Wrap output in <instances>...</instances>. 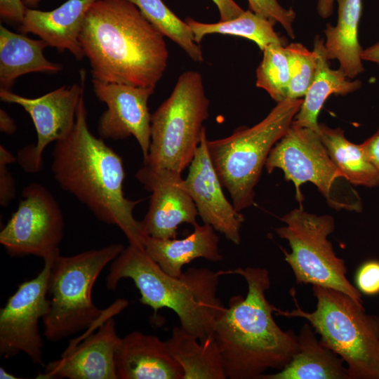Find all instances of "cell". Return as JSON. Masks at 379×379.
<instances>
[{
    "mask_svg": "<svg viewBox=\"0 0 379 379\" xmlns=\"http://www.w3.org/2000/svg\"><path fill=\"white\" fill-rule=\"evenodd\" d=\"M216 5L220 16V21L230 20L241 15L243 10L234 0H212Z\"/></svg>",
    "mask_w": 379,
    "mask_h": 379,
    "instance_id": "e575fe53",
    "label": "cell"
},
{
    "mask_svg": "<svg viewBox=\"0 0 379 379\" xmlns=\"http://www.w3.org/2000/svg\"><path fill=\"white\" fill-rule=\"evenodd\" d=\"M222 271L190 267L180 277L166 273L144 248L128 245L111 262L106 287L115 290L122 279H131L138 289L140 302L156 314L173 310L180 326L203 341L213 335L218 317L225 306L218 296Z\"/></svg>",
    "mask_w": 379,
    "mask_h": 379,
    "instance_id": "277c9868",
    "label": "cell"
},
{
    "mask_svg": "<svg viewBox=\"0 0 379 379\" xmlns=\"http://www.w3.org/2000/svg\"><path fill=\"white\" fill-rule=\"evenodd\" d=\"M114 363L117 379H182L183 376L166 341L137 331L120 337Z\"/></svg>",
    "mask_w": 379,
    "mask_h": 379,
    "instance_id": "ac0fdd59",
    "label": "cell"
},
{
    "mask_svg": "<svg viewBox=\"0 0 379 379\" xmlns=\"http://www.w3.org/2000/svg\"><path fill=\"white\" fill-rule=\"evenodd\" d=\"M186 237L157 239L149 237L144 248L147 255L168 274L180 277L182 267L197 258L212 262L223 259L219 251V237L210 225L197 224Z\"/></svg>",
    "mask_w": 379,
    "mask_h": 379,
    "instance_id": "ffe728a7",
    "label": "cell"
},
{
    "mask_svg": "<svg viewBox=\"0 0 379 379\" xmlns=\"http://www.w3.org/2000/svg\"><path fill=\"white\" fill-rule=\"evenodd\" d=\"M182 369V379H226L227 374L213 335L200 341L181 326H174L166 340Z\"/></svg>",
    "mask_w": 379,
    "mask_h": 379,
    "instance_id": "d4e9b609",
    "label": "cell"
},
{
    "mask_svg": "<svg viewBox=\"0 0 379 379\" xmlns=\"http://www.w3.org/2000/svg\"><path fill=\"white\" fill-rule=\"evenodd\" d=\"M41 0H23L26 6L34 7L36 6Z\"/></svg>",
    "mask_w": 379,
    "mask_h": 379,
    "instance_id": "60d3db41",
    "label": "cell"
},
{
    "mask_svg": "<svg viewBox=\"0 0 379 379\" xmlns=\"http://www.w3.org/2000/svg\"><path fill=\"white\" fill-rule=\"evenodd\" d=\"M303 99L277 102L266 117L252 127H240L226 138L208 140L216 173L239 212L253 204L254 188L274 145L286 134Z\"/></svg>",
    "mask_w": 379,
    "mask_h": 379,
    "instance_id": "8992f818",
    "label": "cell"
},
{
    "mask_svg": "<svg viewBox=\"0 0 379 379\" xmlns=\"http://www.w3.org/2000/svg\"><path fill=\"white\" fill-rule=\"evenodd\" d=\"M55 259L44 260L40 272L20 284L0 310V354L4 358L23 352L44 366V343L39 322L48 313V283Z\"/></svg>",
    "mask_w": 379,
    "mask_h": 379,
    "instance_id": "8fae6325",
    "label": "cell"
},
{
    "mask_svg": "<svg viewBox=\"0 0 379 379\" xmlns=\"http://www.w3.org/2000/svg\"><path fill=\"white\" fill-rule=\"evenodd\" d=\"M97 0H67L50 11L28 8L18 30L32 33L44 40L48 46L60 51L67 50L78 60L84 53L79 35L86 14Z\"/></svg>",
    "mask_w": 379,
    "mask_h": 379,
    "instance_id": "d6986e66",
    "label": "cell"
},
{
    "mask_svg": "<svg viewBox=\"0 0 379 379\" xmlns=\"http://www.w3.org/2000/svg\"><path fill=\"white\" fill-rule=\"evenodd\" d=\"M309 324L298 335V351L282 370L260 379H350L344 361L323 345Z\"/></svg>",
    "mask_w": 379,
    "mask_h": 379,
    "instance_id": "44dd1931",
    "label": "cell"
},
{
    "mask_svg": "<svg viewBox=\"0 0 379 379\" xmlns=\"http://www.w3.org/2000/svg\"><path fill=\"white\" fill-rule=\"evenodd\" d=\"M290 65V84L288 98L304 97L315 77L318 55L300 43L286 46Z\"/></svg>",
    "mask_w": 379,
    "mask_h": 379,
    "instance_id": "f546056e",
    "label": "cell"
},
{
    "mask_svg": "<svg viewBox=\"0 0 379 379\" xmlns=\"http://www.w3.org/2000/svg\"><path fill=\"white\" fill-rule=\"evenodd\" d=\"M194 41L200 44L209 34H222L246 38L255 42L261 51L271 44H284V39L274 29L276 22L255 14L251 10L239 17L216 23H204L187 18Z\"/></svg>",
    "mask_w": 379,
    "mask_h": 379,
    "instance_id": "4316f807",
    "label": "cell"
},
{
    "mask_svg": "<svg viewBox=\"0 0 379 379\" xmlns=\"http://www.w3.org/2000/svg\"><path fill=\"white\" fill-rule=\"evenodd\" d=\"M92 84L98 99L107 107L98 120L97 131L100 138L119 140L133 136L145 161L151 142L152 115L147 102L155 88L95 79H92Z\"/></svg>",
    "mask_w": 379,
    "mask_h": 379,
    "instance_id": "5bb4252c",
    "label": "cell"
},
{
    "mask_svg": "<svg viewBox=\"0 0 379 379\" xmlns=\"http://www.w3.org/2000/svg\"><path fill=\"white\" fill-rule=\"evenodd\" d=\"M312 291L314 311L302 310L292 289L295 308L275 312L306 319L321 343L344 361L350 379H379V317L367 314L363 305L341 291L320 286H312Z\"/></svg>",
    "mask_w": 379,
    "mask_h": 379,
    "instance_id": "5b68a950",
    "label": "cell"
},
{
    "mask_svg": "<svg viewBox=\"0 0 379 379\" xmlns=\"http://www.w3.org/2000/svg\"><path fill=\"white\" fill-rule=\"evenodd\" d=\"M0 378L1 379H16V378H20L16 377L15 375L7 371L4 368L0 367Z\"/></svg>",
    "mask_w": 379,
    "mask_h": 379,
    "instance_id": "ab89813d",
    "label": "cell"
},
{
    "mask_svg": "<svg viewBox=\"0 0 379 379\" xmlns=\"http://www.w3.org/2000/svg\"><path fill=\"white\" fill-rule=\"evenodd\" d=\"M124 248L121 244H112L55 258L48 283L50 310L42 319L47 340L60 341L89 328L105 316L108 309L95 306L92 289L103 269Z\"/></svg>",
    "mask_w": 379,
    "mask_h": 379,
    "instance_id": "52a82bcc",
    "label": "cell"
},
{
    "mask_svg": "<svg viewBox=\"0 0 379 379\" xmlns=\"http://www.w3.org/2000/svg\"><path fill=\"white\" fill-rule=\"evenodd\" d=\"M200 73L180 75L170 96L151 117V142L143 165L181 173L192 162L208 117Z\"/></svg>",
    "mask_w": 379,
    "mask_h": 379,
    "instance_id": "ba28073f",
    "label": "cell"
},
{
    "mask_svg": "<svg viewBox=\"0 0 379 379\" xmlns=\"http://www.w3.org/2000/svg\"><path fill=\"white\" fill-rule=\"evenodd\" d=\"M335 0H318L317 11L323 18H327L332 15L333 4Z\"/></svg>",
    "mask_w": 379,
    "mask_h": 379,
    "instance_id": "f35d334b",
    "label": "cell"
},
{
    "mask_svg": "<svg viewBox=\"0 0 379 379\" xmlns=\"http://www.w3.org/2000/svg\"><path fill=\"white\" fill-rule=\"evenodd\" d=\"M249 10L257 15L279 22L285 29L287 34L295 38L293 22L295 13L292 8L286 9L277 0H248Z\"/></svg>",
    "mask_w": 379,
    "mask_h": 379,
    "instance_id": "4dcf8cb0",
    "label": "cell"
},
{
    "mask_svg": "<svg viewBox=\"0 0 379 379\" xmlns=\"http://www.w3.org/2000/svg\"><path fill=\"white\" fill-rule=\"evenodd\" d=\"M314 51L318 55L315 77L292 124L309 128L319 133L317 117L326 99L332 94L346 95L352 93L360 88L362 83L359 80L347 79L348 77L341 68L333 69L330 67L326 56L324 39L317 36L314 41Z\"/></svg>",
    "mask_w": 379,
    "mask_h": 379,
    "instance_id": "603a6c76",
    "label": "cell"
},
{
    "mask_svg": "<svg viewBox=\"0 0 379 379\" xmlns=\"http://www.w3.org/2000/svg\"><path fill=\"white\" fill-rule=\"evenodd\" d=\"M73 340L58 359L49 362L40 379H117L114 354L120 338L116 321L109 317L95 333Z\"/></svg>",
    "mask_w": 379,
    "mask_h": 379,
    "instance_id": "e0dca14e",
    "label": "cell"
},
{
    "mask_svg": "<svg viewBox=\"0 0 379 379\" xmlns=\"http://www.w3.org/2000/svg\"><path fill=\"white\" fill-rule=\"evenodd\" d=\"M17 126L14 120L3 109H0V130L2 133L11 135L16 131Z\"/></svg>",
    "mask_w": 379,
    "mask_h": 379,
    "instance_id": "8d00e7d4",
    "label": "cell"
},
{
    "mask_svg": "<svg viewBox=\"0 0 379 379\" xmlns=\"http://www.w3.org/2000/svg\"><path fill=\"white\" fill-rule=\"evenodd\" d=\"M164 36L177 44L195 62L203 61L199 44L185 21L172 12L162 0H128Z\"/></svg>",
    "mask_w": 379,
    "mask_h": 379,
    "instance_id": "83f0119b",
    "label": "cell"
},
{
    "mask_svg": "<svg viewBox=\"0 0 379 379\" xmlns=\"http://www.w3.org/2000/svg\"><path fill=\"white\" fill-rule=\"evenodd\" d=\"M361 58L362 60L375 62L379 65V41L363 49Z\"/></svg>",
    "mask_w": 379,
    "mask_h": 379,
    "instance_id": "74e56055",
    "label": "cell"
},
{
    "mask_svg": "<svg viewBox=\"0 0 379 379\" xmlns=\"http://www.w3.org/2000/svg\"><path fill=\"white\" fill-rule=\"evenodd\" d=\"M265 166L270 173L275 168L283 171L285 178L295 185L300 206L303 198L300 187L306 182L315 185L330 206H349L331 199L334 181L345 176L331 160L319 133L311 128L291 124L272 148Z\"/></svg>",
    "mask_w": 379,
    "mask_h": 379,
    "instance_id": "7c38bea8",
    "label": "cell"
},
{
    "mask_svg": "<svg viewBox=\"0 0 379 379\" xmlns=\"http://www.w3.org/2000/svg\"><path fill=\"white\" fill-rule=\"evenodd\" d=\"M27 9L23 0H0V15L7 21L20 24Z\"/></svg>",
    "mask_w": 379,
    "mask_h": 379,
    "instance_id": "836d02e7",
    "label": "cell"
},
{
    "mask_svg": "<svg viewBox=\"0 0 379 379\" xmlns=\"http://www.w3.org/2000/svg\"><path fill=\"white\" fill-rule=\"evenodd\" d=\"M86 72L80 70V84L62 86L42 96L29 98L0 90L1 100L20 105L30 116L36 131L34 145L19 150L18 161L25 171L34 173L43 168L45 148L66 138L75 124L77 111L84 93Z\"/></svg>",
    "mask_w": 379,
    "mask_h": 379,
    "instance_id": "4fadbf2b",
    "label": "cell"
},
{
    "mask_svg": "<svg viewBox=\"0 0 379 379\" xmlns=\"http://www.w3.org/2000/svg\"><path fill=\"white\" fill-rule=\"evenodd\" d=\"M51 169L58 185L98 220L118 227L130 245L144 248L149 236L133 215L142 199L125 197L122 159L90 131L84 95L72 131L55 142Z\"/></svg>",
    "mask_w": 379,
    "mask_h": 379,
    "instance_id": "6da1fadb",
    "label": "cell"
},
{
    "mask_svg": "<svg viewBox=\"0 0 379 379\" xmlns=\"http://www.w3.org/2000/svg\"><path fill=\"white\" fill-rule=\"evenodd\" d=\"M319 135L335 165L345 178L355 185L368 187L379 185V171L369 161L361 145L350 142L340 128L319 124Z\"/></svg>",
    "mask_w": 379,
    "mask_h": 379,
    "instance_id": "484cf974",
    "label": "cell"
},
{
    "mask_svg": "<svg viewBox=\"0 0 379 379\" xmlns=\"http://www.w3.org/2000/svg\"><path fill=\"white\" fill-rule=\"evenodd\" d=\"M136 178L151 192L148 210L141 220L149 237L175 239L181 224H198V211L181 173L143 165Z\"/></svg>",
    "mask_w": 379,
    "mask_h": 379,
    "instance_id": "9a60e30c",
    "label": "cell"
},
{
    "mask_svg": "<svg viewBox=\"0 0 379 379\" xmlns=\"http://www.w3.org/2000/svg\"><path fill=\"white\" fill-rule=\"evenodd\" d=\"M48 45L0 26V90L11 91L19 77L31 72L56 73L62 67L44 55Z\"/></svg>",
    "mask_w": 379,
    "mask_h": 379,
    "instance_id": "7402d4cb",
    "label": "cell"
},
{
    "mask_svg": "<svg viewBox=\"0 0 379 379\" xmlns=\"http://www.w3.org/2000/svg\"><path fill=\"white\" fill-rule=\"evenodd\" d=\"M65 222L61 208L43 185L22 191L17 210L0 232V244L13 256L33 255L44 261L60 255Z\"/></svg>",
    "mask_w": 379,
    "mask_h": 379,
    "instance_id": "30bf717a",
    "label": "cell"
},
{
    "mask_svg": "<svg viewBox=\"0 0 379 379\" xmlns=\"http://www.w3.org/2000/svg\"><path fill=\"white\" fill-rule=\"evenodd\" d=\"M79 43L93 79L155 88L167 67L164 36L128 0H97L88 10Z\"/></svg>",
    "mask_w": 379,
    "mask_h": 379,
    "instance_id": "7a4b0ae2",
    "label": "cell"
},
{
    "mask_svg": "<svg viewBox=\"0 0 379 379\" xmlns=\"http://www.w3.org/2000/svg\"><path fill=\"white\" fill-rule=\"evenodd\" d=\"M356 284L366 295L379 293V261L369 260L361 265L356 274Z\"/></svg>",
    "mask_w": 379,
    "mask_h": 379,
    "instance_id": "d6a6232c",
    "label": "cell"
},
{
    "mask_svg": "<svg viewBox=\"0 0 379 379\" xmlns=\"http://www.w3.org/2000/svg\"><path fill=\"white\" fill-rule=\"evenodd\" d=\"M360 145L367 158L379 171V129Z\"/></svg>",
    "mask_w": 379,
    "mask_h": 379,
    "instance_id": "d590c367",
    "label": "cell"
},
{
    "mask_svg": "<svg viewBox=\"0 0 379 379\" xmlns=\"http://www.w3.org/2000/svg\"><path fill=\"white\" fill-rule=\"evenodd\" d=\"M16 158L2 145H0V204L6 207L16 194L15 180L8 166Z\"/></svg>",
    "mask_w": 379,
    "mask_h": 379,
    "instance_id": "1f68e13d",
    "label": "cell"
},
{
    "mask_svg": "<svg viewBox=\"0 0 379 379\" xmlns=\"http://www.w3.org/2000/svg\"><path fill=\"white\" fill-rule=\"evenodd\" d=\"M338 18L335 26L327 24L324 32L326 56L336 59L349 79L364 71L361 54L363 51L359 39V25L361 15V0H338Z\"/></svg>",
    "mask_w": 379,
    "mask_h": 379,
    "instance_id": "cb8c5ba5",
    "label": "cell"
},
{
    "mask_svg": "<svg viewBox=\"0 0 379 379\" xmlns=\"http://www.w3.org/2000/svg\"><path fill=\"white\" fill-rule=\"evenodd\" d=\"M262 52V60L256 70L255 84L276 102L284 100L288 98L291 78L286 47L281 44H271Z\"/></svg>",
    "mask_w": 379,
    "mask_h": 379,
    "instance_id": "f1b7e54d",
    "label": "cell"
},
{
    "mask_svg": "<svg viewBox=\"0 0 379 379\" xmlns=\"http://www.w3.org/2000/svg\"><path fill=\"white\" fill-rule=\"evenodd\" d=\"M235 274L246 281L244 297H231L218 318L213 337L227 378L260 379L270 369H284L298 351V335L283 331L272 313L265 293L271 280L265 268L237 267L223 272Z\"/></svg>",
    "mask_w": 379,
    "mask_h": 379,
    "instance_id": "3957f363",
    "label": "cell"
},
{
    "mask_svg": "<svg viewBox=\"0 0 379 379\" xmlns=\"http://www.w3.org/2000/svg\"><path fill=\"white\" fill-rule=\"evenodd\" d=\"M280 219L286 225L275 232L288 241L291 252H285L284 259L297 284L333 288L363 305L361 292L346 277L344 260L336 255L328 239L335 229L333 218L307 213L300 206Z\"/></svg>",
    "mask_w": 379,
    "mask_h": 379,
    "instance_id": "9c48e42d",
    "label": "cell"
},
{
    "mask_svg": "<svg viewBox=\"0 0 379 379\" xmlns=\"http://www.w3.org/2000/svg\"><path fill=\"white\" fill-rule=\"evenodd\" d=\"M206 130L189 166L184 185L205 224L236 245L241 242L244 215L225 197L222 185L211 159Z\"/></svg>",
    "mask_w": 379,
    "mask_h": 379,
    "instance_id": "2e32d148",
    "label": "cell"
}]
</instances>
